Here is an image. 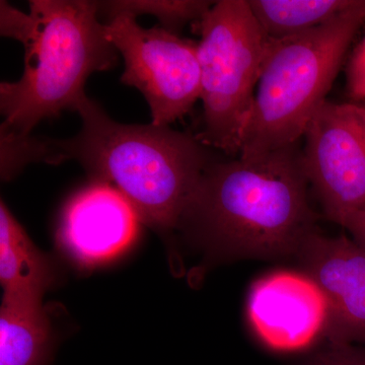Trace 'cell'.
I'll list each match as a JSON object with an SVG mask.
<instances>
[{"label": "cell", "mask_w": 365, "mask_h": 365, "mask_svg": "<svg viewBox=\"0 0 365 365\" xmlns=\"http://www.w3.org/2000/svg\"><path fill=\"white\" fill-rule=\"evenodd\" d=\"M302 167L331 222L342 225L365 208V112L357 103L327 100L304 134Z\"/></svg>", "instance_id": "cell-7"}, {"label": "cell", "mask_w": 365, "mask_h": 365, "mask_svg": "<svg viewBox=\"0 0 365 365\" xmlns=\"http://www.w3.org/2000/svg\"><path fill=\"white\" fill-rule=\"evenodd\" d=\"M307 365H365V346L330 344Z\"/></svg>", "instance_id": "cell-16"}, {"label": "cell", "mask_w": 365, "mask_h": 365, "mask_svg": "<svg viewBox=\"0 0 365 365\" xmlns=\"http://www.w3.org/2000/svg\"><path fill=\"white\" fill-rule=\"evenodd\" d=\"M342 227L348 230L353 241L365 249V208L348 216Z\"/></svg>", "instance_id": "cell-17"}, {"label": "cell", "mask_w": 365, "mask_h": 365, "mask_svg": "<svg viewBox=\"0 0 365 365\" xmlns=\"http://www.w3.org/2000/svg\"><path fill=\"white\" fill-rule=\"evenodd\" d=\"M51 314L42 302H4L0 309V365H48L54 348Z\"/></svg>", "instance_id": "cell-12"}, {"label": "cell", "mask_w": 365, "mask_h": 365, "mask_svg": "<svg viewBox=\"0 0 365 365\" xmlns=\"http://www.w3.org/2000/svg\"><path fill=\"white\" fill-rule=\"evenodd\" d=\"M200 36L202 128L197 138L230 158L241 153L269 38L248 0H220L193 25Z\"/></svg>", "instance_id": "cell-5"}, {"label": "cell", "mask_w": 365, "mask_h": 365, "mask_svg": "<svg viewBox=\"0 0 365 365\" xmlns=\"http://www.w3.org/2000/svg\"><path fill=\"white\" fill-rule=\"evenodd\" d=\"M357 104H359L360 106V107H361L362 109L364 110V112H365V102L357 103Z\"/></svg>", "instance_id": "cell-18"}, {"label": "cell", "mask_w": 365, "mask_h": 365, "mask_svg": "<svg viewBox=\"0 0 365 365\" xmlns=\"http://www.w3.org/2000/svg\"><path fill=\"white\" fill-rule=\"evenodd\" d=\"M57 272L49 257L41 252L0 202V282L4 302H42L56 282Z\"/></svg>", "instance_id": "cell-11"}, {"label": "cell", "mask_w": 365, "mask_h": 365, "mask_svg": "<svg viewBox=\"0 0 365 365\" xmlns=\"http://www.w3.org/2000/svg\"><path fill=\"white\" fill-rule=\"evenodd\" d=\"M294 257L328 302L324 338L331 345L365 346V249L351 237H328L317 228Z\"/></svg>", "instance_id": "cell-8"}, {"label": "cell", "mask_w": 365, "mask_h": 365, "mask_svg": "<svg viewBox=\"0 0 365 365\" xmlns=\"http://www.w3.org/2000/svg\"><path fill=\"white\" fill-rule=\"evenodd\" d=\"M247 311L259 339L271 349L297 351L325 337L328 302L306 273L278 271L257 280Z\"/></svg>", "instance_id": "cell-9"}, {"label": "cell", "mask_w": 365, "mask_h": 365, "mask_svg": "<svg viewBox=\"0 0 365 365\" xmlns=\"http://www.w3.org/2000/svg\"><path fill=\"white\" fill-rule=\"evenodd\" d=\"M346 91L351 103L365 102V36L353 50L346 67Z\"/></svg>", "instance_id": "cell-15"}, {"label": "cell", "mask_w": 365, "mask_h": 365, "mask_svg": "<svg viewBox=\"0 0 365 365\" xmlns=\"http://www.w3.org/2000/svg\"><path fill=\"white\" fill-rule=\"evenodd\" d=\"M78 113L83 127L71 138H2V177L13 179L31 163L76 160L93 180L114 182L141 222L162 234L177 232L201 175L216 160L212 148L170 126L119 123L88 97Z\"/></svg>", "instance_id": "cell-1"}, {"label": "cell", "mask_w": 365, "mask_h": 365, "mask_svg": "<svg viewBox=\"0 0 365 365\" xmlns=\"http://www.w3.org/2000/svg\"><path fill=\"white\" fill-rule=\"evenodd\" d=\"M139 222L119 190L93 180L67 203L57 237L73 260L93 266L124 251L135 239Z\"/></svg>", "instance_id": "cell-10"}, {"label": "cell", "mask_w": 365, "mask_h": 365, "mask_svg": "<svg viewBox=\"0 0 365 365\" xmlns=\"http://www.w3.org/2000/svg\"><path fill=\"white\" fill-rule=\"evenodd\" d=\"M104 25L124 60L121 83L143 93L151 124L169 126L189 113L201 95L198 43L162 26L143 28L129 14H115Z\"/></svg>", "instance_id": "cell-6"}, {"label": "cell", "mask_w": 365, "mask_h": 365, "mask_svg": "<svg viewBox=\"0 0 365 365\" xmlns=\"http://www.w3.org/2000/svg\"><path fill=\"white\" fill-rule=\"evenodd\" d=\"M215 1L205 0H119L98 2V11L109 18L117 14H129L134 16L151 14L160 21L162 28L177 34L182 26L200 20Z\"/></svg>", "instance_id": "cell-14"}, {"label": "cell", "mask_w": 365, "mask_h": 365, "mask_svg": "<svg viewBox=\"0 0 365 365\" xmlns=\"http://www.w3.org/2000/svg\"><path fill=\"white\" fill-rule=\"evenodd\" d=\"M98 13L88 0H32L29 14L0 2L1 35L26 52L21 78L0 83V135L29 136L42 120L78 112L88 78L116 66L119 53Z\"/></svg>", "instance_id": "cell-3"}, {"label": "cell", "mask_w": 365, "mask_h": 365, "mask_svg": "<svg viewBox=\"0 0 365 365\" xmlns=\"http://www.w3.org/2000/svg\"><path fill=\"white\" fill-rule=\"evenodd\" d=\"M365 23V0L335 21L269 39L239 157H262L299 143Z\"/></svg>", "instance_id": "cell-4"}, {"label": "cell", "mask_w": 365, "mask_h": 365, "mask_svg": "<svg viewBox=\"0 0 365 365\" xmlns=\"http://www.w3.org/2000/svg\"><path fill=\"white\" fill-rule=\"evenodd\" d=\"M309 189L299 143L258 158H216L177 232L222 260L294 256L318 228Z\"/></svg>", "instance_id": "cell-2"}, {"label": "cell", "mask_w": 365, "mask_h": 365, "mask_svg": "<svg viewBox=\"0 0 365 365\" xmlns=\"http://www.w3.org/2000/svg\"><path fill=\"white\" fill-rule=\"evenodd\" d=\"M269 39H283L327 25L361 0H248Z\"/></svg>", "instance_id": "cell-13"}]
</instances>
